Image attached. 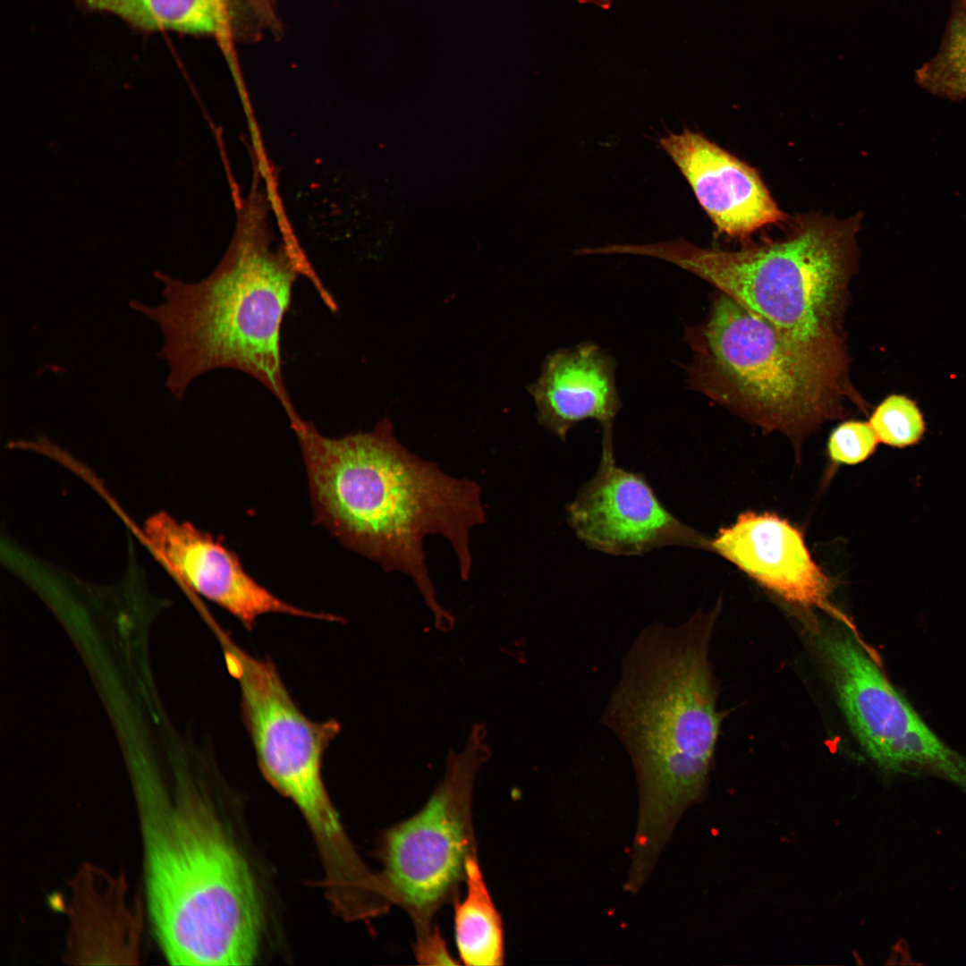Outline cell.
Listing matches in <instances>:
<instances>
[{
	"instance_id": "obj_1",
	"label": "cell",
	"mask_w": 966,
	"mask_h": 966,
	"mask_svg": "<svg viewBox=\"0 0 966 966\" xmlns=\"http://www.w3.org/2000/svg\"><path fill=\"white\" fill-rule=\"evenodd\" d=\"M291 428L304 459L316 521L386 571L409 575L436 628L452 631L455 619L436 597L423 539L444 536L467 580L472 562L469 531L486 522L480 487L411 453L397 441L386 417L369 432L337 438L304 419Z\"/></svg>"
},
{
	"instance_id": "obj_2",
	"label": "cell",
	"mask_w": 966,
	"mask_h": 966,
	"mask_svg": "<svg viewBox=\"0 0 966 966\" xmlns=\"http://www.w3.org/2000/svg\"><path fill=\"white\" fill-rule=\"evenodd\" d=\"M718 610L641 630L623 657L601 716L634 769L639 805L632 847L645 856L661 854L708 786L721 723L708 658Z\"/></svg>"
},
{
	"instance_id": "obj_3",
	"label": "cell",
	"mask_w": 966,
	"mask_h": 966,
	"mask_svg": "<svg viewBox=\"0 0 966 966\" xmlns=\"http://www.w3.org/2000/svg\"><path fill=\"white\" fill-rule=\"evenodd\" d=\"M149 918L174 965H248L262 909L249 864L211 802L191 783L139 804Z\"/></svg>"
},
{
	"instance_id": "obj_4",
	"label": "cell",
	"mask_w": 966,
	"mask_h": 966,
	"mask_svg": "<svg viewBox=\"0 0 966 966\" xmlns=\"http://www.w3.org/2000/svg\"><path fill=\"white\" fill-rule=\"evenodd\" d=\"M274 251L264 230L242 223L225 256L206 278L185 282L161 271L162 301H129L162 335L157 356L167 365L165 387L181 401L205 373L233 369L260 382L290 423L299 416L283 377L281 329L301 267Z\"/></svg>"
},
{
	"instance_id": "obj_5",
	"label": "cell",
	"mask_w": 966,
	"mask_h": 966,
	"mask_svg": "<svg viewBox=\"0 0 966 966\" xmlns=\"http://www.w3.org/2000/svg\"><path fill=\"white\" fill-rule=\"evenodd\" d=\"M862 215L844 220L796 216L786 236L737 251L698 247L682 239L617 244L618 254L670 262L717 288L804 345L847 352L843 322L856 271Z\"/></svg>"
},
{
	"instance_id": "obj_6",
	"label": "cell",
	"mask_w": 966,
	"mask_h": 966,
	"mask_svg": "<svg viewBox=\"0 0 966 966\" xmlns=\"http://www.w3.org/2000/svg\"><path fill=\"white\" fill-rule=\"evenodd\" d=\"M686 339L689 386L796 446L842 417L846 399L865 408L848 377L847 352L798 343L723 292Z\"/></svg>"
},
{
	"instance_id": "obj_7",
	"label": "cell",
	"mask_w": 966,
	"mask_h": 966,
	"mask_svg": "<svg viewBox=\"0 0 966 966\" xmlns=\"http://www.w3.org/2000/svg\"><path fill=\"white\" fill-rule=\"evenodd\" d=\"M486 735V725L475 724L463 749L450 750L444 776L422 809L382 838V878L416 936L436 927L435 914L456 897L467 859L477 850L472 799L478 771L491 755Z\"/></svg>"
},
{
	"instance_id": "obj_8",
	"label": "cell",
	"mask_w": 966,
	"mask_h": 966,
	"mask_svg": "<svg viewBox=\"0 0 966 966\" xmlns=\"http://www.w3.org/2000/svg\"><path fill=\"white\" fill-rule=\"evenodd\" d=\"M816 637L844 716L879 767L889 773L930 770L966 782V758L927 725L858 635L818 630Z\"/></svg>"
},
{
	"instance_id": "obj_9",
	"label": "cell",
	"mask_w": 966,
	"mask_h": 966,
	"mask_svg": "<svg viewBox=\"0 0 966 966\" xmlns=\"http://www.w3.org/2000/svg\"><path fill=\"white\" fill-rule=\"evenodd\" d=\"M213 631L225 667L239 685L242 722L261 774L301 811L319 809L329 799L322 775L324 754L340 733V723L309 718L272 659L249 653L217 624Z\"/></svg>"
},
{
	"instance_id": "obj_10",
	"label": "cell",
	"mask_w": 966,
	"mask_h": 966,
	"mask_svg": "<svg viewBox=\"0 0 966 966\" xmlns=\"http://www.w3.org/2000/svg\"><path fill=\"white\" fill-rule=\"evenodd\" d=\"M566 514L587 547L611 555H640L669 546L709 548V540L663 505L641 473L616 464L612 432L603 433L598 469Z\"/></svg>"
},
{
	"instance_id": "obj_11",
	"label": "cell",
	"mask_w": 966,
	"mask_h": 966,
	"mask_svg": "<svg viewBox=\"0 0 966 966\" xmlns=\"http://www.w3.org/2000/svg\"><path fill=\"white\" fill-rule=\"evenodd\" d=\"M144 534L160 561L182 582L234 616L252 631L259 616L283 614L339 623L335 614L308 611L277 597L258 584L238 556L211 535L166 513L149 517Z\"/></svg>"
},
{
	"instance_id": "obj_12",
	"label": "cell",
	"mask_w": 966,
	"mask_h": 966,
	"mask_svg": "<svg viewBox=\"0 0 966 966\" xmlns=\"http://www.w3.org/2000/svg\"><path fill=\"white\" fill-rule=\"evenodd\" d=\"M713 550L782 600L853 624L830 602L834 581L815 563L802 533L777 514L746 512L709 540Z\"/></svg>"
},
{
	"instance_id": "obj_13",
	"label": "cell",
	"mask_w": 966,
	"mask_h": 966,
	"mask_svg": "<svg viewBox=\"0 0 966 966\" xmlns=\"http://www.w3.org/2000/svg\"><path fill=\"white\" fill-rule=\"evenodd\" d=\"M717 231L741 242L767 225L785 223L758 170L704 135L683 130L659 140Z\"/></svg>"
},
{
	"instance_id": "obj_14",
	"label": "cell",
	"mask_w": 966,
	"mask_h": 966,
	"mask_svg": "<svg viewBox=\"0 0 966 966\" xmlns=\"http://www.w3.org/2000/svg\"><path fill=\"white\" fill-rule=\"evenodd\" d=\"M529 392L538 422L562 440L585 419L599 422L603 432L612 431L622 407L615 385V362L593 343L547 356Z\"/></svg>"
},
{
	"instance_id": "obj_15",
	"label": "cell",
	"mask_w": 966,
	"mask_h": 966,
	"mask_svg": "<svg viewBox=\"0 0 966 966\" xmlns=\"http://www.w3.org/2000/svg\"><path fill=\"white\" fill-rule=\"evenodd\" d=\"M82 5L114 13L145 30H174L212 34L223 44L248 36L250 23L260 26L252 11L238 0H77Z\"/></svg>"
},
{
	"instance_id": "obj_16",
	"label": "cell",
	"mask_w": 966,
	"mask_h": 966,
	"mask_svg": "<svg viewBox=\"0 0 966 966\" xmlns=\"http://www.w3.org/2000/svg\"><path fill=\"white\" fill-rule=\"evenodd\" d=\"M464 880L465 898L454 900V935L459 957L468 966L502 965L503 920L486 885L477 850L467 859Z\"/></svg>"
},
{
	"instance_id": "obj_17",
	"label": "cell",
	"mask_w": 966,
	"mask_h": 966,
	"mask_svg": "<svg viewBox=\"0 0 966 966\" xmlns=\"http://www.w3.org/2000/svg\"><path fill=\"white\" fill-rule=\"evenodd\" d=\"M915 78L932 95L966 99V3L956 2L939 51L916 71Z\"/></svg>"
},
{
	"instance_id": "obj_18",
	"label": "cell",
	"mask_w": 966,
	"mask_h": 966,
	"mask_svg": "<svg viewBox=\"0 0 966 966\" xmlns=\"http://www.w3.org/2000/svg\"><path fill=\"white\" fill-rule=\"evenodd\" d=\"M878 441L892 446L915 444L924 432L922 415L916 404L903 395L893 394L876 407L869 422Z\"/></svg>"
},
{
	"instance_id": "obj_19",
	"label": "cell",
	"mask_w": 966,
	"mask_h": 966,
	"mask_svg": "<svg viewBox=\"0 0 966 966\" xmlns=\"http://www.w3.org/2000/svg\"><path fill=\"white\" fill-rule=\"evenodd\" d=\"M877 442V436L869 423L847 420L831 432L827 450L835 462L853 465L869 458L874 453Z\"/></svg>"
},
{
	"instance_id": "obj_20",
	"label": "cell",
	"mask_w": 966,
	"mask_h": 966,
	"mask_svg": "<svg viewBox=\"0 0 966 966\" xmlns=\"http://www.w3.org/2000/svg\"><path fill=\"white\" fill-rule=\"evenodd\" d=\"M414 953L423 965H453L457 962L450 955L437 927L427 935L416 937Z\"/></svg>"
},
{
	"instance_id": "obj_21",
	"label": "cell",
	"mask_w": 966,
	"mask_h": 966,
	"mask_svg": "<svg viewBox=\"0 0 966 966\" xmlns=\"http://www.w3.org/2000/svg\"><path fill=\"white\" fill-rule=\"evenodd\" d=\"M247 5L257 16L263 28H268L273 32L279 30V21L274 7V0H238Z\"/></svg>"
},
{
	"instance_id": "obj_22",
	"label": "cell",
	"mask_w": 966,
	"mask_h": 966,
	"mask_svg": "<svg viewBox=\"0 0 966 966\" xmlns=\"http://www.w3.org/2000/svg\"><path fill=\"white\" fill-rule=\"evenodd\" d=\"M582 4H594L603 10H608L612 6L614 0H576Z\"/></svg>"
},
{
	"instance_id": "obj_23",
	"label": "cell",
	"mask_w": 966,
	"mask_h": 966,
	"mask_svg": "<svg viewBox=\"0 0 966 966\" xmlns=\"http://www.w3.org/2000/svg\"><path fill=\"white\" fill-rule=\"evenodd\" d=\"M962 2H964V3H966V0H962Z\"/></svg>"
}]
</instances>
